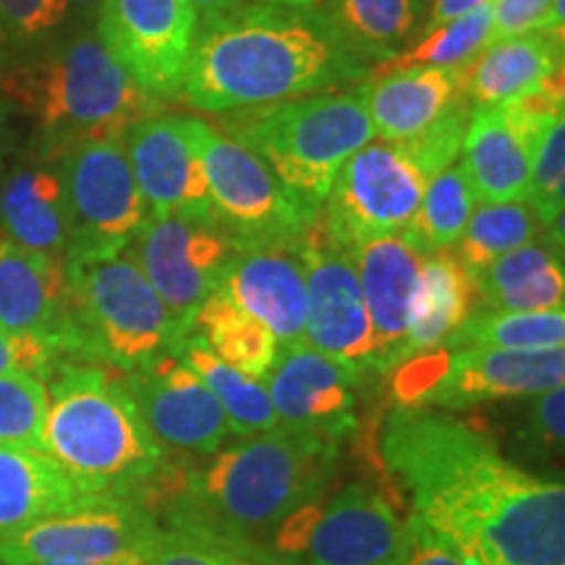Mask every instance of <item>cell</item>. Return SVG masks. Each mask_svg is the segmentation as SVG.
I'll use <instances>...</instances> for the list:
<instances>
[{
    "instance_id": "6da1fadb",
    "label": "cell",
    "mask_w": 565,
    "mask_h": 565,
    "mask_svg": "<svg viewBox=\"0 0 565 565\" xmlns=\"http://www.w3.org/2000/svg\"><path fill=\"white\" fill-rule=\"evenodd\" d=\"M380 458L412 515L471 565H565V487L503 456L469 422L393 406Z\"/></svg>"
},
{
    "instance_id": "7a4b0ae2",
    "label": "cell",
    "mask_w": 565,
    "mask_h": 565,
    "mask_svg": "<svg viewBox=\"0 0 565 565\" xmlns=\"http://www.w3.org/2000/svg\"><path fill=\"white\" fill-rule=\"evenodd\" d=\"M366 74L370 66L343 45L322 11L244 3L196 26L181 97L225 116L299 100Z\"/></svg>"
},
{
    "instance_id": "3957f363",
    "label": "cell",
    "mask_w": 565,
    "mask_h": 565,
    "mask_svg": "<svg viewBox=\"0 0 565 565\" xmlns=\"http://www.w3.org/2000/svg\"><path fill=\"white\" fill-rule=\"evenodd\" d=\"M343 443L303 429L236 437L183 475L166 500L168 524L207 534L259 565H280L265 553L263 534L320 505Z\"/></svg>"
},
{
    "instance_id": "277c9868",
    "label": "cell",
    "mask_w": 565,
    "mask_h": 565,
    "mask_svg": "<svg viewBox=\"0 0 565 565\" xmlns=\"http://www.w3.org/2000/svg\"><path fill=\"white\" fill-rule=\"evenodd\" d=\"M47 385L42 454L97 500H137L152 508L171 494L181 469L154 440L126 374L103 364L61 362Z\"/></svg>"
},
{
    "instance_id": "5b68a950",
    "label": "cell",
    "mask_w": 565,
    "mask_h": 565,
    "mask_svg": "<svg viewBox=\"0 0 565 565\" xmlns=\"http://www.w3.org/2000/svg\"><path fill=\"white\" fill-rule=\"evenodd\" d=\"M0 95L30 118L38 154L45 160H58L79 141L124 137L160 110L95 30L71 34L0 68Z\"/></svg>"
},
{
    "instance_id": "8992f818",
    "label": "cell",
    "mask_w": 565,
    "mask_h": 565,
    "mask_svg": "<svg viewBox=\"0 0 565 565\" xmlns=\"http://www.w3.org/2000/svg\"><path fill=\"white\" fill-rule=\"evenodd\" d=\"M66 324L61 351L66 362L139 372L175 351L181 328L129 252L68 254Z\"/></svg>"
},
{
    "instance_id": "52a82bcc",
    "label": "cell",
    "mask_w": 565,
    "mask_h": 565,
    "mask_svg": "<svg viewBox=\"0 0 565 565\" xmlns=\"http://www.w3.org/2000/svg\"><path fill=\"white\" fill-rule=\"evenodd\" d=\"M221 131L257 154L312 221L343 162L374 139L364 84L225 113Z\"/></svg>"
},
{
    "instance_id": "ba28073f",
    "label": "cell",
    "mask_w": 565,
    "mask_h": 565,
    "mask_svg": "<svg viewBox=\"0 0 565 565\" xmlns=\"http://www.w3.org/2000/svg\"><path fill=\"white\" fill-rule=\"evenodd\" d=\"M385 377L395 406L454 414L490 401L534 398L565 385V351L443 345L398 364Z\"/></svg>"
},
{
    "instance_id": "9c48e42d",
    "label": "cell",
    "mask_w": 565,
    "mask_h": 565,
    "mask_svg": "<svg viewBox=\"0 0 565 565\" xmlns=\"http://www.w3.org/2000/svg\"><path fill=\"white\" fill-rule=\"evenodd\" d=\"M207 183L212 217L233 244L286 242L312 223L257 154L200 116H181Z\"/></svg>"
},
{
    "instance_id": "30bf717a",
    "label": "cell",
    "mask_w": 565,
    "mask_h": 565,
    "mask_svg": "<svg viewBox=\"0 0 565 565\" xmlns=\"http://www.w3.org/2000/svg\"><path fill=\"white\" fill-rule=\"evenodd\" d=\"M427 181L404 145L370 141L343 162L317 217L351 252L370 238L404 233L419 210Z\"/></svg>"
},
{
    "instance_id": "8fae6325",
    "label": "cell",
    "mask_w": 565,
    "mask_h": 565,
    "mask_svg": "<svg viewBox=\"0 0 565 565\" xmlns=\"http://www.w3.org/2000/svg\"><path fill=\"white\" fill-rule=\"evenodd\" d=\"M71 223L68 254L124 252L147 217L124 137L87 139L55 160Z\"/></svg>"
},
{
    "instance_id": "7c38bea8",
    "label": "cell",
    "mask_w": 565,
    "mask_h": 565,
    "mask_svg": "<svg viewBox=\"0 0 565 565\" xmlns=\"http://www.w3.org/2000/svg\"><path fill=\"white\" fill-rule=\"evenodd\" d=\"M166 526L152 508L137 500L79 508L47 515L34 524L0 534V565L110 563L124 557H150Z\"/></svg>"
},
{
    "instance_id": "4fadbf2b",
    "label": "cell",
    "mask_w": 565,
    "mask_h": 565,
    "mask_svg": "<svg viewBox=\"0 0 565 565\" xmlns=\"http://www.w3.org/2000/svg\"><path fill=\"white\" fill-rule=\"evenodd\" d=\"M126 252L152 282L186 338L196 309L221 288L233 242L215 217L168 212L147 215Z\"/></svg>"
},
{
    "instance_id": "5bb4252c",
    "label": "cell",
    "mask_w": 565,
    "mask_h": 565,
    "mask_svg": "<svg viewBox=\"0 0 565 565\" xmlns=\"http://www.w3.org/2000/svg\"><path fill=\"white\" fill-rule=\"evenodd\" d=\"M404 540V521L372 484L353 482L328 505L294 515L275 536V550L301 555L303 565H391Z\"/></svg>"
},
{
    "instance_id": "9a60e30c",
    "label": "cell",
    "mask_w": 565,
    "mask_h": 565,
    "mask_svg": "<svg viewBox=\"0 0 565 565\" xmlns=\"http://www.w3.org/2000/svg\"><path fill=\"white\" fill-rule=\"evenodd\" d=\"M307 273L303 343L353 370L372 374L374 330L351 252L315 217L299 236Z\"/></svg>"
},
{
    "instance_id": "2e32d148",
    "label": "cell",
    "mask_w": 565,
    "mask_h": 565,
    "mask_svg": "<svg viewBox=\"0 0 565 565\" xmlns=\"http://www.w3.org/2000/svg\"><path fill=\"white\" fill-rule=\"evenodd\" d=\"M196 26L189 0H103L97 34L126 74L160 103L181 97Z\"/></svg>"
},
{
    "instance_id": "e0dca14e",
    "label": "cell",
    "mask_w": 565,
    "mask_h": 565,
    "mask_svg": "<svg viewBox=\"0 0 565 565\" xmlns=\"http://www.w3.org/2000/svg\"><path fill=\"white\" fill-rule=\"evenodd\" d=\"M126 385L147 429L166 450L207 458L236 440L215 395L175 351L162 353L139 372L126 374Z\"/></svg>"
},
{
    "instance_id": "ac0fdd59",
    "label": "cell",
    "mask_w": 565,
    "mask_h": 565,
    "mask_svg": "<svg viewBox=\"0 0 565 565\" xmlns=\"http://www.w3.org/2000/svg\"><path fill=\"white\" fill-rule=\"evenodd\" d=\"M364 377V372L299 341L278 349L263 380L280 427L343 443L356 427L359 387Z\"/></svg>"
},
{
    "instance_id": "d6986e66",
    "label": "cell",
    "mask_w": 565,
    "mask_h": 565,
    "mask_svg": "<svg viewBox=\"0 0 565 565\" xmlns=\"http://www.w3.org/2000/svg\"><path fill=\"white\" fill-rule=\"evenodd\" d=\"M244 315L263 322L280 345L303 341L307 273L299 236L286 242L233 244L221 288Z\"/></svg>"
},
{
    "instance_id": "ffe728a7",
    "label": "cell",
    "mask_w": 565,
    "mask_h": 565,
    "mask_svg": "<svg viewBox=\"0 0 565 565\" xmlns=\"http://www.w3.org/2000/svg\"><path fill=\"white\" fill-rule=\"evenodd\" d=\"M124 147L147 215L212 217L207 183L181 116L141 118L124 134Z\"/></svg>"
},
{
    "instance_id": "44dd1931",
    "label": "cell",
    "mask_w": 565,
    "mask_h": 565,
    "mask_svg": "<svg viewBox=\"0 0 565 565\" xmlns=\"http://www.w3.org/2000/svg\"><path fill=\"white\" fill-rule=\"evenodd\" d=\"M424 257L427 254L406 233L370 238L351 249L374 330L372 374H380V377L393 370L406 338Z\"/></svg>"
},
{
    "instance_id": "7402d4cb",
    "label": "cell",
    "mask_w": 565,
    "mask_h": 565,
    "mask_svg": "<svg viewBox=\"0 0 565 565\" xmlns=\"http://www.w3.org/2000/svg\"><path fill=\"white\" fill-rule=\"evenodd\" d=\"M63 324H66L63 259L24 249L6 238L0 244V330L38 335L42 341L55 343L61 351Z\"/></svg>"
},
{
    "instance_id": "603a6c76",
    "label": "cell",
    "mask_w": 565,
    "mask_h": 565,
    "mask_svg": "<svg viewBox=\"0 0 565 565\" xmlns=\"http://www.w3.org/2000/svg\"><path fill=\"white\" fill-rule=\"evenodd\" d=\"M461 68H408L370 79L364 100L374 137L404 145L443 121L466 100Z\"/></svg>"
},
{
    "instance_id": "cb8c5ba5",
    "label": "cell",
    "mask_w": 565,
    "mask_h": 565,
    "mask_svg": "<svg viewBox=\"0 0 565 565\" xmlns=\"http://www.w3.org/2000/svg\"><path fill=\"white\" fill-rule=\"evenodd\" d=\"M0 231L24 249L66 259L71 223L55 160L38 158L3 175Z\"/></svg>"
},
{
    "instance_id": "d4e9b609",
    "label": "cell",
    "mask_w": 565,
    "mask_h": 565,
    "mask_svg": "<svg viewBox=\"0 0 565 565\" xmlns=\"http://www.w3.org/2000/svg\"><path fill=\"white\" fill-rule=\"evenodd\" d=\"M563 45L545 32L490 42L477 58L463 63V97L475 110L498 108L563 74Z\"/></svg>"
},
{
    "instance_id": "484cf974",
    "label": "cell",
    "mask_w": 565,
    "mask_h": 565,
    "mask_svg": "<svg viewBox=\"0 0 565 565\" xmlns=\"http://www.w3.org/2000/svg\"><path fill=\"white\" fill-rule=\"evenodd\" d=\"M475 275L466 270L461 259L450 249L427 254L419 270V282H416L406 338L393 370L408 359L440 349L475 315Z\"/></svg>"
},
{
    "instance_id": "4316f807",
    "label": "cell",
    "mask_w": 565,
    "mask_h": 565,
    "mask_svg": "<svg viewBox=\"0 0 565 565\" xmlns=\"http://www.w3.org/2000/svg\"><path fill=\"white\" fill-rule=\"evenodd\" d=\"M100 503L110 500L89 498L42 450L0 445V534L17 532L47 515Z\"/></svg>"
},
{
    "instance_id": "83f0119b",
    "label": "cell",
    "mask_w": 565,
    "mask_h": 565,
    "mask_svg": "<svg viewBox=\"0 0 565 565\" xmlns=\"http://www.w3.org/2000/svg\"><path fill=\"white\" fill-rule=\"evenodd\" d=\"M320 11L356 58L377 66L419 38L429 0H322Z\"/></svg>"
},
{
    "instance_id": "f1b7e54d",
    "label": "cell",
    "mask_w": 565,
    "mask_h": 565,
    "mask_svg": "<svg viewBox=\"0 0 565 565\" xmlns=\"http://www.w3.org/2000/svg\"><path fill=\"white\" fill-rule=\"evenodd\" d=\"M186 335L200 338L221 362L233 366V370L259 380L270 370L280 349L270 330L254 317L244 315L223 291H215L196 309Z\"/></svg>"
},
{
    "instance_id": "f546056e",
    "label": "cell",
    "mask_w": 565,
    "mask_h": 565,
    "mask_svg": "<svg viewBox=\"0 0 565 565\" xmlns=\"http://www.w3.org/2000/svg\"><path fill=\"white\" fill-rule=\"evenodd\" d=\"M175 353L210 387V393L215 395V401L228 416L236 437L270 433L278 427V416H275L265 380L233 370L194 335L183 338L175 345Z\"/></svg>"
},
{
    "instance_id": "4dcf8cb0",
    "label": "cell",
    "mask_w": 565,
    "mask_h": 565,
    "mask_svg": "<svg viewBox=\"0 0 565 565\" xmlns=\"http://www.w3.org/2000/svg\"><path fill=\"white\" fill-rule=\"evenodd\" d=\"M477 194L461 162H450L429 175L419 210L404 231L424 254L454 249L477 207Z\"/></svg>"
},
{
    "instance_id": "1f68e13d",
    "label": "cell",
    "mask_w": 565,
    "mask_h": 565,
    "mask_svg": "<svg viewBox=\"0 0 565 565\" xmlns=\"http://www.w3.org/2000/svg\"><path fill=\"white\" fill-rule=\"evenodd\" d=\"M540 215L526 200L513 202H482L471 212L463 236L458 238L456 257L466 270L477 275L503 254L519 249L534 238H540Z\"/></svg>"
},
{
    "instance_id": "d6a6232c",
    "label": "cell",
    "mask_w": 565,
    "mask_h": 565,
    "mask_svg": "<svg viewBox=\"0 0 565 565\" xmlns=\"http://www.w3.org/2000/svg\"><path fill=\"white\" fill-rule=\"evenodd\" d=\"M490 26H492V6H479L471 13L461 19L448 21V24L435 26V30L422 32L412 45L404 51L391 55V58L377 63L370 68L366 79L374 76L395 74V71L408 68H456L477 58L490 42Z\"/></svg>"
},
{
    "instance_id": "836d02e7",
    "label": "cell",
    "mask_w": 565,
    "mask_h": 565,
    "mask_svg": "<svg viewBox=\"0 0 565 565\" xmlns=\"http://www.w3.org/2000/svg\"><path fill=\"white\" fill-rule=\"evenodd\" d=\"M565 343V312H494L482 309L463 322L456 335L443 345H487V349L505 351H547L563 349ZM440 345V349H443Z\"/></svg>"
},
{
    "instance_id": "e575fe53",
    "label": "cell",
    "mask_w": 565,
    "mask_h": 565,
    "mask_svg": "<svg viewBox=\"0 0 565 565\" xmlns=\"http://www.w3.org/2000/svg\"><path fill=\"white\" fill-rule=\"evenodd\" d=\"M47 385L34 374H0V445L42 450Z\"/></svg>"
},
{
    "instance_id": "d590c367",
    "label": "cell",
    "mask_w": 565,
    "mask_h": 565,
    "mask_svg": "<svg viewBox=\"0 0 565 565\" xmlns=\"http://www.w3.org/2000/svg\"><path fill=\"white\" fill-rule=\"evenodd\" d=\"M565 196V118L550 121L534 141L532 166H529L526 202L540 215L542 228H553L563 217Z\"/></svg>"
},
{
    "instance_id": "8d00e7d4",
    "label": "cell",
    "mask_w": 565,
    "mask_h": 565,
    "mask_svg": "<svg viewBox=\"0 0 565 565\" xmlns=\"http://www.w3.org/2000/svg\"><path fill=\"white\" fill-rule=\"evenodd\" d=\"M553 265H563V246L555 244L547 233H542L540 238L503 254L475 275L477 299H482L487 307L500 294L511 291V288L521 286L524 280L534 278Z\"/></svg>"
},
{
    "instance_id": "74e56055",
    "label": "cell",
    "mask_w": 565,
    "mask_h": 565,
    "mask_svg": "<svg viewBox=\"0 0 565 565\" xmlns=\"http://www.w3.org/2000/svg\"><path fill=\"white\" fill-rule=\"evenodd\" d=\"M145 565H259L233 550L192 529L166 526L160 545Z\"/></svg>"
},
{
    "instance_id": "f35d334b",
    "label": "cell",
    "mask_w": 565,
    "mask_h": 565,
    "mask_svg": "<svg viewBox=\"0 0 565 565\" xmlns=\"http://www.w3.org/2000/svg\"><path fill=\"white\" fill-rule=\"evenodd\" d=\"M68 0H0V40L32 42L66 21Z\"/></svg>"
},
{
    "instance_id": "ab89813d",
    "label": "cell",
    "mask_w": 565,
    "mask_h": 565,
    "mask_svg": "<svg viewBox=\"0 0 565 565\" xmlns=\"http://www.w3.org/2000/svg\"><path fill=\"white\" fill-rule=\"evenodd\" d=\"M565 301V273L563 265H553L534 278L500 294L498 299L487 303L494 312H550V309H563Z\"/></svg>"
},
{
    "instance_id": "60d3db41",
    "label": "cell",
    "mask_w": 565,
    "mask_h": 565,
    "mask_svg": "<svg viewBox=\"0 0 565 565\" xmlns=\"http://www.w3.org/2000/svg\"><path fill=\"white\" fill-rule=\"evenodd\" d=\"M61 362L63 353L55 343L42 341L38 335L0 330V374L21 372L45 380Z\"/></svg>"
},
{
    "instance_id": "b9f144b4",
    "label": "cell",
    "mask_w": 565,
    "mask_h": 565,
    "mask_svg": "<svg viewBox=\"0 0 565 565\" xmlns=\"http://www.w3.org/2000/svg\"><path fill=\"white\" fill-rule=\"evenodd\" d=\"M391 565H471L458 550L416 515L404 521V540Z\"/></svg>"
},
{
    "instance_id": "7bdbcfd3",
    "label": "cell",
    "mask_w": 565,
    "mask_h": 565,
    "mask_svg": "<svg viewBox=\"0 0 565 565\" xmlns=\"http://www.w3.org/2000/svg\"><path fill=\"white\" fill-rule=\"evenodd\" d=\"M553 3L555 0H492L490 42L536 32Z\"/></svg>"
},
{
    "instance_id": "ee69618b",
    "label": "cell",
    "mask_w": 565,
    "mask_h": 565,
    "mask_svg": "<svg viewBox=\"0 0 565 565\" xmlns=\"http://www.w3.org/2000/svg\"><path fill=\"white\" fill-rule=\"evenodd\" d=\"M529 427L532 440L545 445L547 450L563 448L565 435V385L550 387V391L534 395L532 412H529Z\"/></svg>"
},
{
    "instance_id": "f6af8a7d",
    "label": "cell",
    "mask_w": 565,
    "mask_h": 565,
    "mask_svg": "<svg viewBox=\"0 0 565 565\" xmlns=\"http://www.w3.org/2000/svg\"><path fill=\"white\" fill-rule=\"evenodd\" d=\"M487 3H492V0H433L422 32L435 30V26L448 24V21L454 19H461L466 13H471L475 9H479V6H487Z\"/></svg>"
},
{
    "instance_id": "bcb514c9",
    "label": "cell",
    "mask_w": 565,
    "mask_h": 565,
    "mask_svg": "<svg viewBox=\"0 0 565 565\" xmlns=\"http://www.w3.org/2000/svg\"><path fill=\"white\" fill-rule=\"evenodd\" d=\"M246 0H189V6H192L194 13H196V21H210V19H217V17H225V13L242 9Z\"/></svg>"
},
{
    "instance_id": "7dc6e473",
    "label": "cell",
    "mask_w": 565,
    "mask_h": 565,
    "mask_svg": "<svg viewBox=\"0 0 565 565\" xmlns=\"http://www.w3.org/2000/svg\"><path fill=\"white\" fill-rule=\"evenodd\" d=\"M254 3L280 6V9H296V11H315L322 0H254Z\"/></svg>"
},
{
    "instance_id": "c3c4849f",
    "label": "cell",
    "mask_w": 565,
    "mask_h": 565,
    "mask_svg": "<svg viewBox=\"0 0 565 565\" xmlns=\"http://www.w3.org/2000/svg\"><path fill=\"white\" fill-rule=\"evenodd\" d=\"M150 557H124V561H110V563H55V565H145Z\"/></svg>"
},
{
    "instance_id": "681fc988",
    "label": "cell",
    "mask_w": 565,
    "mask_h": 565,
    "mask_svg": "<svg viewBox=\"0 0 565 565\" xmlns=\"http://www.w3.org/2000/svg\"><path fill=\"white\" fill-rule=\"evenodd\" d=\"M103 6V0H68V9H76L82 13H92Z\"/></svg>"
},
{
    "instance_id": "f907efd6",
    "label": "cell",
    "mask_w": 565,
    "mask_h": 565,
    "mask_svg": "<svg viewBox=\"0 0 565 565\" xmlns=\"http://www.w3.org/2000/svg\"><path fill=\"white\" fill-rule=\"evenodd\" d=\"M6 105L3 100H0V166H3V154H6Z\"/></svg>"
},
{
    "instance_id": "816d5d0a",
    "label": "cell",
    "mask_w": 565,
    "mask_h": 565,
    "mask_svg": "<svg viewBox=\"0 0 565 565\" xmlns=\"http://www.w3.org/2000/svg\"><path fill=\"white\" fill-rule=\"evenodd\" d=\"M6 66V53H3V40H0V68Z\"/></svg>"
},
{
    "instance_id": "f5cc1de1",
    "label": "cell",
    "mask_w": 565,
    "mask_h": 565,
    "mask_svg": "<svg viewBox=\"0 0 565 565\" xmlns=\"http://www.w3.org/2000/svg\"><path fill=\"white\" fill-rule=\"evenodd\" d=\"M6 238H9V236H6V233H3V231H0V244H3V242H6Z\"/></svg>"
}]
</instances>
